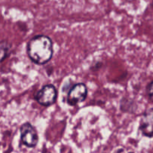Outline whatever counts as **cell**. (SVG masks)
Wrapping results in <instances>:
<instances>
[{
  "instance_id": "cell-6",
  "label": "cell",
  "mask_w": 153,
  "mask_h": 153,
  "mask_svg": "<svg viewBox=\"0 0 153 153\" xmlns=\"http://www.w3.org/2000/svg\"><path fill=\"white\" fill-rule=\"evenodd\" d=\"M10 50V45L7 41L0 42V61H3L8 56Z\"/></svg>"
},
{
  "instance_id": "cell-1",
  "label": "cell",
  "mask_w": 153,
  "mask_h": 153,
  "mask_svg": "<svg viewBox=\"0 0 153 153\" xmlns=\"http://www.w3.org/2000/svg\"><path fill=\"white\" fill-rule=\"evenodd\" d=\"M53 43L46 35H37L31 38L27 45V54L31 61L37 64L49 62L53 55Z\"/></svg>"
},
{
  "instance_id": "cell-4",
  "label": "cell",
  "mask_w": 153,
  "mask_h": 153,
  "mask_svg": "<svg viewBox=\"0 0 153 153\" xmlns=\"http://www.w3.org/2000/svg\"><path fill=\"white\" fill-rule=\"evenodd\" d=\"M20 136L22 143L27 147H34L38 143L39 138L37 131L29 123H25L20 127Z\"/></svg>"
},
{
  "instance_id": "cell-3",
  "label": "cell",
  "mask_w": 153,
  "mask_h": 153,
  "mask_svg": "<svg viewBox=\"0 0 153 153\" xmlns=\"http://www.w3.org/2000/svg\"><path fill=\"white\" fill-rule=\"evenodd\" d=\"M88 96V88L84 83L73 85L69 91L67 102L70 105H76L85 100Z\"/></svg>"
},
{
  "instance_id": "cell-2",
  "label": "cell",
  "mask_w": 153,
  "mask_h": 153,
  "mask_svg": "<svg viewBox=\"0 0 153 153\" xmlns=\"http://www.w3.org/2000/svg\"><path fill=\"white\" fill-rule=\"evenodd\" d=\"M57 90L52 85L43 86L35 95V100L41 105L48 107L55 102L57 100Z\"/></svg>"
},
{
  "instance_id": "cell-7",
  "label": "cell",
  "mask_w": 153,
  "mask_h": 153,
  "mask_svg": "<svg viewBox=\"0 0 153 153\" xmlns=\"http://www.w3.org/2000/svg\"><path fill=\"white\" fill-rule=\"evenodd\" d=\"M146 94L149 100L153 102V80L146 87Z\"/></svg>"
},
{
  "instance_id": "cell-5",
  "label": "cell",
  "mask_w": 153,
  "mask_h": 153,
  "mask_svg": "<svg viewBox=\"0 0 153 153\" xmlns=\"http://www.w3.org/2000/svg\"><path fill=\"white\" fill-rule=\"evenodd\" d=\"M140 130L146 137H153V108L146 111L141 117Z\"/></svg>"
}]
</instances>
